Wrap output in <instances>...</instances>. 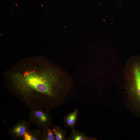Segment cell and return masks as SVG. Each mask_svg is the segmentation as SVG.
Returning <instances> with one entry per match:
<instances>
[{
  "label": "cell",
  "mask_w": 140,
  "mask_h": 140,
  "mask_svg": "<svg viewBox=\"0 0 140 140\" xmlns=\"http://www.w3.org/2000/svg\"><path fill=\"white\" fill-rule=\"evenodd\" d=\"M4 82L30 110L53 107L63 100L66 85L59 71L41 57L19 60L5 72Z\"/></svg>",
  "instance_id": "obj_1"
},
{
  "label": "cell",
  "mask_w": 140,
  "mask_h": 140,
  "mask_svg": "<svg viewBox=\"0 0 140 140\" xmlns=\"http://www.w3.org/2000/svg\"><path fill=\"white\" fill-rule=\"evenodd\" d=\"M69 140H91L95 139L92 137L87 136L82 132L75 130H72V132L69 137L68 138Z\"/></svg>",
  "instance_id": "obj_8"
},
{
  "label": "cell",
  "mask_w": 140,
  "mask_h": 140,
  "mask_svg": "<svg viewBox=\"0 0 140 140\" xmlns=\"http://www.w3.org/2000/svg\"><path fill=\"white\" fill-rule=\"evenodd\" d=\"M79 112V110L76 109L73 111L69 113L63 118L64 122L65 124L72 130L74 129Z\"/></svg>",
  "instance_id": "obj_5"
},
{
  "label": "cell",
  "mask_w": 140,
  "mask_h": 140,
  "mask_svg": "<svg viewBox=\"0 0 140 140\" xmlns=\"http://www.w3.org/2000/svg\"><path fill=\"white\" fill-rule=\"evenodd\" d=\"M38 128L31 130H29L24 134L22 139L23 140H41L42 131Z\"/></svg>",
  "instance_id": "obj_6"
},
{
  "label": "cell",
  "mask_w": 140,
  "mask_h": 140,
  "mask_svg": "<svg viewBox=\"0 0 140 140\" xmlns=\"http://www.w3.org/2000/svg\"><path fill=\"white\" fill-rule=\"evenodd\" d=\"M30 123L24 120L18 121L8 130V134L13 139H23L25 133L29 130Z\"/></svg>",
  "instance_id": "obj_4"
},
{
  "label": "cell",
  "mask_w": 140,
  "mask_h": 140,
  "mask_svg": "<svg viewBox=\"0 0 140 140\" xmlns=\"http://www.w3.org/2000/svg\"><path fill=\"white\" fill-rule=\"evenodd\" d=\"M56 140H66L68 139L66 136V129L57 125L52 126V127Z\"/></svg>",
  "instance_id": "obj_7"
},
{
  "label": "cell",
  "mask_w": 140,
  "mask_h": 140,
  "mask_svg": "<svg viewBox=\"0 0 140 140\" xmlns=\"http://www.w3.org/2000/svg\"><path fill=\"white\" fill-rule=\"evenodd\" d=\"M125 81L129 102L140 111V55L131 57L125 68Z\"/></svg>",
  "instance_id": "obj_2"
},
{
  "label": "cell",
  "mask_w": 140,
  "mask_h": 140,
  "mask_svg": "<svg viewBox=\"0 0 140 140\" xmlns=\"http://www.w3.org/2000/svg\"><path fill=\"white\" fill-rule=\"evenodd\" d=\"M29 122L43 129L52 126V116L47 109H36L31 110L29 115Z\"/></svg>",
  "instance_id": "obj_3"
},
{
  "label": "cell",
  "mask_w": 140,
  "mask_h": 140,
  "mask_svg": "<svg viewBox=\"0 0 140 140\" xmlns=\"http://www.w3.org/2000/svg\"><path fill=\"white\" fill-rule=\"evenodd\" d=\"M42 131L41 140H55V136L53 132L50 127H47L43 129Z\"/></svg>",
  "instance_id": "obj_9"
}]
</instances>
